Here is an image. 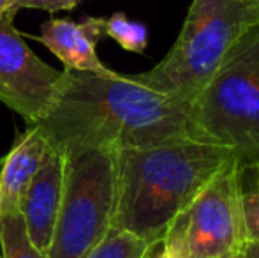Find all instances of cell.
<instances>
[{
	"mask_svg": "<svg viewBox=\"0 0 259 258\" xmlns=\"http://www.w3.org/2000/svg\"><path fill=\"white\" fill-rule=\"evenodd\" d=\"M103 34L133 53H143L148 46L147 25L131 21L125 13H115L109 18H103Z\"/></svg>",
	"mask_w": 259,
	"mask_h": 258,
	"instance_id": "obj_14",
	"label": "cell"
},
{
	"mask_svg": "<svg viewBox=\"0 0 259 258\" xmlns=\"http://www.w3.org/2000/svg\"><path fill=\"white\" fill-rule=\"evenodd\" d=\"M111 228L145 239L152 248L235 152L199 138H177L116 151Z\"/></svg>",
	"mask_w": 259,
	"mask_h": 258,
	"instance_id": "obj_2",
	"label": "cell"
},
{
	"mask_svg": "<svg viewBox=\"0 0 259 258\" xmlns=\"http://www.w3.org/2000/svg\"><path fill=\"white\" fill-rule=\"evenodd\" d=\"M64 175L65 158L53 149L42 168L27 188L20 203V214L23 217L28 239L34 248L45 255L52 244L55 223L60 210Z\"/></svg>",
	"mask_w": 259,
	"mask_h": 258,
	"instance_id": "obj_9",
	"label": "cell"
},
{
	"mask_svg": "<svg viewBox=\"0 0 259 258\" xmlns=\"http://www.w3.org/2000/svg\"><path fill=\"white\" fill-rule=\"evenodd\" d=\"M189 119L199 140L231 149L238 163L259 158V25L242 35L194 97Z\"/></svg>",
	"mask_w": 259,
	"mask_h": 258,
	"instance_id": "obj_4",
	"label": "cell"
},
{
	"mask_svg": "<svg viewBox=\"0 0 259 258\" xmlns=\"http://www.w3.org/2000/svg\"><path fill=\"white\" fill-rule=\"evenodd\" d=\"M0 248L2 258H48L30 242L20 210L0 216Z\"/></svg>",
	"mask_w": 259,
	"mask_h": 258,
	"instance_id": "obj_12",
	"label": "cell"
},
{
	"mask_svg": "<svg viewBox=\"0 0 259 258\" xmlns=\"http://www.w3.org/2000/svg\"><path fill=\"white\" fill-rule=\"evenodd\" d=\"M64 158V195L46 256L87 258L111 230L116 151L83 149Z\"/></svg>",
	"mask_w": 259,
	"mask_h": 258,
	"instance_id": "obj_5",
	"label": "cell"
},
{
	"mask_svg": "<svg viewBox=\"0 0 259 258\" xmlns=\"http://www.w3.org/2000/svg\"><path fill=\"white\" fill-rule=\"evenodd\" d=\"M0 165H2V161H0Z\"/></svg>",
	"mask_w": 259,
	"mask_h": 258,
	"instance_id": "obj_21",
	"label": "cell"
},
{
	"mask_svg": "<svg viewBox=\"0 0 259 258\" xmlns=\"http://www.w3.org/2000/svg\"><path fill=\"white\" fill-rule=\"evenodd\" d=\"M160 246H162V251H160V255L157 258H187V255H185L184 235H182V227L178 223V219H175L171 223V227L167 228Z\"/></svg>",
	"mask_w": 259,
	"mask_h": 258,
	"instance_id": "obj_15",
	"label": "cell"
},
{
	"mask_svg": "<svg viewBox=\"0 0 259 258\" xmlns=\"http://www.w3.org/2000/svg\"><path fill=\"white\" fill-rule=\"evenodd\" d=\"M252 2H259V0H252Z\"/></svg>",
	"mask_w": 259,
	"mask_h": 258,
	"instance_id": "obj_20",
	"label": "cell"
},
{
	"mask_svg": "<svg viewBox=\"0 0 259 258\" xmlns=\"http://www.w3.org/2000/svg\"><path fill=\"white\" fill-rule=\"evenodd\" d=\"M189 108L143 85L133 75L115 78L62 71L53 106L39 129L62 156L83 149L147 147L177 138H198Z\"/></svg>",
	"mask_w": 259,
	"mask_h": 258,
	"instance_id": "obj_1",
	"label": "cell"
},
{
	"mask_svg": "<svg viewBox=\"0 0 259 258\" xmlns=\"http://www.w3.org/2000/svg\"><path fill=\"white\" fill-rule=\"evenodd\" d=\"M103 35V18L87 16L79 23L53 18L41 25V34L34 39L41 41L55 57H58L69 71L115 78L120 72L104 65L96 52V45Z\"/></svg>",
	"mask_w": 259,
	"mask_h": 258,
	"instance_id": "obj_8",
	"label": "cell"
},
{
	"mask_svg": "<svg viewBox=\"0 0 259 258\" xmlns=\"http://www.w3.org/2000/svg\"><path fill=\"white\" fill-rule=\"evenodd\" d=\"M13 20L14 14L0 18V101L34 126L53 106L62 71L28 48Z\"/></svg>",
	"mask_w": 259,
	"mask_h": 258,
	"instance_id": "obj_7",
	"label": "cell"
},
{
	"mask_svg": "<svg viewBox=\"0 0 259 258\" xmlns=\"http://www.w3.org/2000/svg\"><path fill=\"white\" fill-rule=\"evenodd\" d=\"M259 25V2L192 0L180 34L150 71L133 75L157 92L191 104L245 32Z\"/></svg>",
	"mask_w": 259,
	"mask_h": 258,
	"instance_id": "obj_3",
	"label": "cell"
},
{
	"mask_svg": "<svg viewBox=\"0 0 259 258\" xmlns=\"http://www.w3.org/2000/svg\"><path fill=\"white\" fill-rule=\"evenodd\" d=\"M154 249L145 239L131 232L111 228L87 258H148Z\"/></svg>",
	"mask_w": 259,
	"mask_h": 258,
	"instance_id": "obj_13",
	"label": "cell"
},
{
	"mask_svg": "<svg viewBox=\"0 0 259 258\" xmlns=\"http://www.w3.org/2000/svg\"><path fill=\"white\" fill-rule=\"evenodd\" d=\"M233 258H242V253H238V255H236V256H233Z\"/></svg>",
	"mask_w": 259,
	"mask_h": 258,
	"instance_id": "obj_19",
	"label": "cell"
},
{
	"mask_svg": "<svg viewBox=\"0 0 259 258\" xmlns=\"http://www.w3.org/2000/svg\"><path fill=\"white\" fill-rule=\"evenodd\" d=\"M187 258H233L247 242L236 186V159L222 166L177 217Z\"/></svg>",
	"mask_w": 259,
	"mask_h": 258,
	"instance_id": "obj_6",
	"label": "cell"
},
{
	"mask_svg": "<svg viewBox=\"0 0 259 258\" xmlns=\"http://www.w3.org/2000/svg\"><path fill=\"white\" fill-rule=\"evenodd\" d=\"M83 0H16L18 9H42L48 13L71 11L78 7Z\"/></svg>",
	"mask_w": 259,
	"mask_h": 258,
	"instance_id": "obj_16",
	"label": "cell"
},
{
	"mask_svg": "<svg viewBox=\"0 0 259 258\" xmlns=\"http://www.w3.org/2000/svg\"><path fill=\"white\" fill-rule=\"evenodd\" d=\"M53 147L37 126H28L0 165V216L20 210L27 188L50 158Z\"/></svg>",
	"mask_w": 259,
	"mask_h": 258,
	"instance_id": "obj_10",
	"label": "cell"
},
{
	"mask_svg": "<svg viewBox=\"0 0 259 258\" xmlns=\"http://www.w3.org/2000/svg\"><path fill=\"white\" fill-rule=\"evenodd\" d=\"M0 258H2V255H0Z\"/></svg>",
	"mask_w": 259,
	"mask_h": 258,
	"instance_id": "obj_22",
	"label": "cell"
},
{
	"mask_svg": "<svg viewBox=\"0 0 259 258\" xmlns=\"http://www.w3.org/2000/svg\"><path fill=\"white\" fill-rule=\"evenodd\" d=\"M236 186L247 241L259 242V158L243 163L236 161Z\"/></svg>",
	"mask_w": 259,
	"mask_h": 258,
	"instance_id": "obj_11",
	"label": "cell"
},
{
	"mask_svg": "<svg viewBox=\"0 0 259 258\" xmlns=\"http://www.w3.org/2000/svg\"><path fill=\"white\" fill-rule=\"evenodd\" d=\"M16 0H0V18L6 14H16Z\"/></svg>",
	"mask_w": 259,
	"mask_h": 258,
	"instance_id": "obj_18",
	"label": "cell"
},
{
	"mask_svg": "<svg viewBox=\"0 0 259 258\" xmlns=\"http://www.w3.org/2000/svg\"><path fill=\"white\" fill-rule=\"evenodd\" d=\"M242 258H259V242L247 241L242 249Z\"/></svg>",
	"mask_w": 259,
	"mask_h": 258,
	"instance_id": "obj_17",
	"label": "cell"
}]
</instances>
